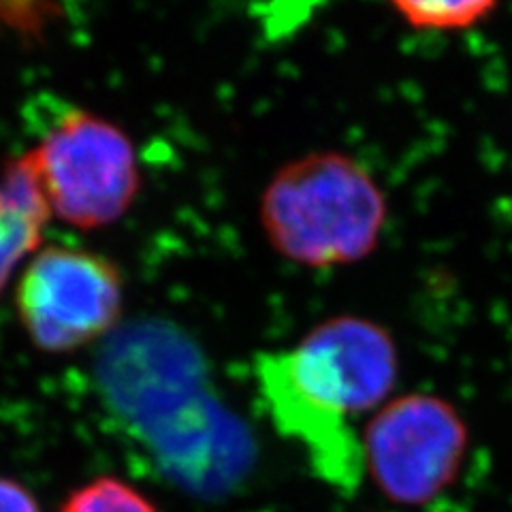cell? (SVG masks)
Listing matches in <instances>:
<instances>
[{
	"label": "cell",
	"instance_id": "obj_6",
	"mask_svg": "<svg viewBox=\"0 0 512 512\" xmlns=\"http://www.w3.org/2000/svg\"><path fill=\"white\" fill-rule=\"evenodd\" d=\"M278 352L303 391L346 419L382 406L397 380L393 335L363 316L323 320L295 348Z\"/></svg>",
	"mask_w": 512,
	"mask_h": 512
},
{
	"label": "cell",
	"instance_id": "obj_3",
	"mask_svg": "<svg viewBox=\"0 0 512 512\" xmlns=\"http://www.w3.org/2000/svg\"><path fill=\"white\" fill-rule=\"evenodd\" d=\"M26 156L52 216L79 231L116 224L141 190L131 135L84 107H62Z\"/></svg>",
	"mask_w": 512,
	"mask_h": 512
},
{
	"label": "cell",
	"instance_id": "obj_7",
	"mask_svg": "<svg viewBox=\"0 0 512 512\" xmlns=\"http://www.w3.org/2000/svg\"><path fill=\"white\" fill-rule=\"evenodd\" d=\"M254 372L271 421L280 434L303 446L316 476L340 491H357L365 457L350 419L303 391L284 370L278 350L259 355Z\"/></svg>",
	"mask_w": 512,
	"mask_h": 512
},
{
	"label": "cell",
	"instance_id": "obj_10",
	"mask_svg": "<svg viewBox=\"0 0 512 512\" xmlns=\"http://www.w3.org/2000/svg\"><path fill=\"white\" fill-rule=\"evenodd\" d=\"M60 512H160L137 487L116 476H96L64 500Z\"/></svg>",
	"mask_w": 512,
	"mask_h": 512
},
{
	"label": "cell",
	"instance_id": "obj_8",
	"mask_svg": "<svg viewBox=\"0 0 512 512\" xmlns=\"http://www.w3.org/2000/svg\"><path fill=\"white\" fill-rule=\"evenodd\" d=\"M50 218V203L26 152L9 158L0 173V293L41 250Z\"/></svg>",
	"mask_w": 512,
	"mask_h": 512
},
{
	"label": "cell",
	"instance_id": "obj_11",
	"mask_svg": "<svg viewBox=\"0 0 512 512\" xmlns=\"http://www.w3.org/2000/svg\"><path fill=\"white\" fill-rule=\"evenodd\" d=\"M56 0H0V28L22 37H39L50 24Z\"/></svg>",
	"mask_w": 512,
	"mask_h": 512
},
{
	"label": "cell",
	"instance_id": "obj_9",
	"mask_svg": "<svg viewBox=\"0 0 512 512\" xmlns=\"http://www.w3.org/2000/svg\"><path fill=\"white\" fill-rule=\"evenodd\" d=\"M395 13L416 30H468L498 9L500 0H389Z\"/></svg>",
	"mask_w": 512,
	"mask_h": 512
},
{
	"label": "cell",
	"instance_id": "obj_5",
	"mask_svg": "<svg viewBox=\"0 0 512 512\" xmlns=\"http://www.w3.org/2000/svg\"><path fill=\"white\" fill-rule=\"evenodd\" d=\"M361 444L378 489L395 504L423 506L457 480L470 431L448 399L410 393L380 408Z\"/></svg>",
	"mask_w": 512,
	"mask_h": 512
},
{
	"label": "cell",
	"instance_id": "obj_2",
	"mask_svg": "<svg viewBox=\"0 0 512 512\" xmlns=\"http://www.w3.org/2000/svg\"><path fill=\"white\" fill-rule=\"evenodd\" d=\"M259 220L282 259L312 269L342 267L378 248L389 201L374 173L355 156L310 152L271 175Z\"/></svg>",
	"mask_w": 512,
	"mask_h": 512
},
{
	"label": "cell",
	"instance_id": "obj_4",
	"mask_svg": "<svg viewBox=\"0 0 512 512\" xmlns=\"http://www.w3.org/2000/svg\"><path fill=\"white\" fill-rule=\"evenodd\" d=\"M124 308L120 267L86 248L47 246L22 269L15 310L28 340L50 355H67L107 340Z\"/></svg>",
	"mask_w": 512,
	"mask_h": 512
},
{
	"label": "cell",
	"instance_id": "obj_12",
	"mask_svg": "<svg viewBox=\"0 0 512 512\" xmlns=\"http://www.w3.org/2000/svg\"><path fill=\"white\" fill-rule=\"evenodd\" d=\"M0 512H43L35 495L20 480L0 476Z\"/></svg>",
	"mask_w": 512,
	"mask_h": 512
},
{
	"label": "cell",
	"instance_id": "obj_1",
	"mask_svg": "<svg viewBox=\"0 0 512 512\" xmlns=\"http://www.w3.org/2000/svg\"><path fill=\"white\" fill-rule=\"evenodd\" d=\"M96 380L118 423L188 489H224L246 470L242 429L178 325L148 318L118 327L101 346Z\"/></svg>",
	"mask_w": 512,
	"mask_h": 512
}]
</instances>
